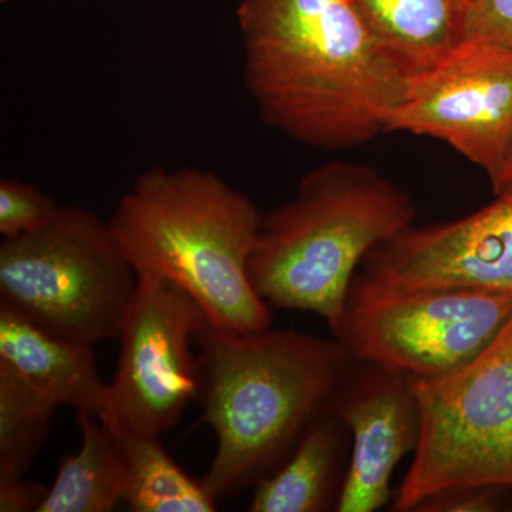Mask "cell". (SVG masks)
I'll use <instances>...</instances> for the list:
<instances>
[{"mask_svg":"<svg viewBox=\"0 0 512 512\" xmlns=\"http://www.w3.org/2000/svg\"><path fill=\"white\" fill-rule=\"evenodd\" d=\"M244 80L262 120L323 150L387 131L407 76L352 0H242Z\"/></svg>","mask_w":512,"mask_h":512,"instance_id":"1","label":"cell"},{"mask_svg":"<svg viewBox=\"0 0 512 512\" xmlns=\"http://www.w3.org/2000/svg\"><path fill=\"white\" fill-rule=\"evenodd\" d=\"M197 400L217 436L201 483L220 503L255 487L292 453L348 372L338 339L271 328L195 336Z\"/></svg>","mask_w":512,"mask_h":512,"instance_id":"2","label":"cell"},{"mask_svg":"<svg viewBox=\"0 0 512 512\" xmlns=\"http://www.w3.org/2000/svg\"><path fill=\"white\" fill-rule=\"evenodd\" d=\"M261 212L214 171L153 165L120 198L109 224L138 274L165 279L200 305L211 328H271L248 264Z\"/></svg>","mask_w":512,"mask_h":512,"instance_id":"3","label":"cell"},{"mask_svg":"<svg viewBox=\"0 0 512 512\" xmlns=\"http://www.w3.org/2000/svg\"><path fill=\"white\" fill-rule=\"evenodd\" d=\"M416 214L409 194L373 168L320 165L262 220L249 279L269 306L315 313L335 332L356 269Z\"/></svg>","mask_w":512,"mask_h":512,"instance_id":"4","label":"cell"},{"mask_svg":"<svg viewBox=\"0 0 512 512\" xmlns=\"http://www.w3.org/2000/svg\"><path fill=\"white\" fill-rule=\"evenodd\" d=\"M138 275L109 222L82 207L0 245V303L57 338H119Z\"/></svg>","mask_w":512,"mask_h":512,"instance_id":"5","label":"cell"},{"mask_svg":"<svg viewBox=\"0 0 512 512\" xmlns=\"http://www.w3.org/2000/svg\"><path fill=\"white\" fill-rule=\"evenodd\" d=\"M412 380L420 439L393 510L413 512L450 488H512V316L466 365Z\"/></svg>","mask_w":512,"mask_h":512,"instance_id":"6","label":"cell"},{"mask_svg":"<svg viewBox=\"0 0 512 512\" xmlns=\"http://www.w3.org/2000/svg\"><path fill=\"white\" fill-rule=\"evenodd\" d=\"M511 316L512 293L396 288L356 272L332 333L355 362L431 379L480 355Z\"/></svg>","mask_w":512,"mask_h":512,"instance_id":"7","label":"cell"},{"mask_svg":"<svg viewBox=\"0 0 512 512\" xmlns=\"http://www.w3.org/2000/svg\"><path fill=\"white\" fill-rule=\"evenodd\" d=\"M207 323L200 305L183 289L138 274L117 338L119 360L104 414L156 436L173 430L188 404L197 400V356L191 342Z\"/></svg>","mask_w":512,"mask_h":512,"instance_id":"8","label":"cell"},{"mask_svg":"<svg viewBox=\"0 0 512 512\" xmlns=\"http://www.w3.org/2000/svg\"><path fill=\"white\" fill-rule=\"evenodd\" d=\"M387 131L443 141L494 180L512 144V50L464 40L407 79Z\"/></svg>","mask_w":512,"mask_h":512,"instance_id":"9","label":"cell"},{"mask_svg":"<svg viewBox=\"0 0 512 512\" xmlns=\"http://www.w3.org/2000/svg\"><path fill=\"white\" fill-rule=\"evenodd\" d=\"M360 266L367 278L396 288L512 293V191L467 217L412 225Z\"/></svg>","mask_w":512,"mask_h":512,"instance_id":"10","label":"cell"},{"mask_svg":"<svg viewBox=\"0 0 512 512\" xmlns=\"http://www.w3.org/2000/svg\"><path fill=\"white\" fill-rule=\"evenodd\" d=\"M328 412L345 424L352 440L335 510H380L393 497L394 470L420 439V404L412 377L352 360Z\"/></svg>","mask_w":512,"mask_h":512,"instance_id":"11","label":"cell"},{"mask_svg":"<svg viewBox=\"0 0 512 512\" xmlns=\"http://www.w3.org/2000/svg\"><path fill=\"white\" fill-rule=\"evenodd\" d=\"M0 362L57 406L99 417L109 410V383L101 379L92 345L50 335L2 303Z\"/></svg>","mask_w":512,"mask_h":512,"instance_id":"12","label":"cell"},{"mask_svg":"<svg viewBox=\"0 0 512 512\" xmlns=\"http://www.w3.org/2000/svg\"><path fill=\"white\" fill-rule=\"evenodd\" d=\"M348 429L332 413H320L292 453L254 487L248 511L320 512L336 507L342 488Z\"/></svg>","mask_w":512,"mask_h":512,"instance_id":"13","label":"cell"},{"mask_svg":"<svg viewBox=\"0 0 512 512\" xmlns=\"http://www.w3.org/2000/svg\"><path fill=\"white\" fill-rule=\"evenodd\" d=\"M407 79L446 59L466 39L470 0H352Z\"/></svg>","mask_w":512,"mask_h":512,"instance_id":"14","label":"cell"},{"mask_svg":"<svg viewBox=\"0 0 512 512\" xmlns=\"http://www.w3.org/2000/svg\"><path fill=\"white\" fill-rule=\"evenodd\" d=\"M123 457L124 503L133 512H214L218 501L188 476L165 450L160 437L103 414Z\"/></svg>","mask_w":512,"mask_h":512,"instance_id":"15","label":"cell"},{"mask_svg":"<svg viewBox=\"0 0 512 512\" xmlns=\"http://www.w3.org/2000/svg\"><path fill=\"white\" fill-rule=\"evenodd\" d=\"M79 451L63 458L39 512H111L126 494V474L117 441L106 421L76 413Z\"/></svg>","mask_w":512,"mask_h":512,"instance_id":"16","label":"cell"},{"mask_svg":"<svg viewBox=\"0 0 512 512\" xmlns=\"http://www.w3.org/2000/svg\"><path fill=\"white\" fill-rule=\"evenodd\" d=\"M57 407L0 362V476H26L45 446Z\"/></svg>","mask_w":512,"mask_h":512,"instance_id":"17","label":"cell"},{"mask_svg":"<svg viewBox=\"0 0 512 512\" xmlns=\"http://www.w3.org/2000/svg\"><path fill=\"white\" fill-rule=\"evenodd\" d=\"M59 210L49 195L15 178L0 181V234L15 238L43 227Z\"/></svg>","mask_w":512,"mask_h":512,"instance_id":"18","label":"cell"},{"mask_svg":"<svg viewBox=\"0 0 512 512\" xmlns=\"http://www.w3.org/2000/svg\"><path fill=\"white\" fill-rule=\"evenodd\" d=\"M466 39L512 50V0H471Z\"/></svg>","mask_w":512,"mask_h":512,"instance_id":"19","label":"cell"},{"mask_svg":"<svg viewBox=\"0 0 512 512\" xmlns=\"http://www.w3.org/2000/svg\"><path fill=\"white\" fill-rule=\"evenodd\" d=\"M501 487H458L421 501L413 512H494L503 507Z\"/></svg>","mask_w":512,"mask_h":512,"instance_id":"20","label":"cell"},{"mask_svg":"<svg viewBox=\"0 0 512 512\" xmlns=\"http://www.w3.org/2000/svg\"><path fill=\"white\" fill-rule=\"evenodd\" d=\"M49 487L25 477L0 476V512H39Z\"/></svg>","mask_w":512,"mask_h":512,"instance_id":"21","label":"cell"},{"mask_svg":"<svg viewBox=\"0 0 512 512\" xmlns=\"http://www.w3.org/2000/svg\"><path fill=\"white\" fill-rule=\"evenodd\" d=\"M491 185H493L495 195L512 191V144L510 150H508L507 156H505L500 171L495 175L494 180H491Z\"/></svg>","mask_w":512,"mask_h":512,"instance_id":"22","label":"cell"},{"mask_svg":"<svg viewBox=\"0 0 512 512\" xmlns=\"http://www.w3.org/2000/svg\"><path fill=\"white\" fill-rule=\"evenodd\" d=\"M2 2H6V0H2Z\"/></svg>","mask_w":512,"mask_h":512,"instance_id":"23","label":"cell"},{"mask_svg":"<svg viewBox=\"0 0 512 512\" xmlns=\"http://www.w3.org/2000/svg\"><path fill=\"white\" fill-rule=\"evenodd\" d=\"M470 2H471V0H470Z\"/></svg>","mask_w":512,"mask_h":512,"instance_id":"24","label":"cell"}]
</instances>
